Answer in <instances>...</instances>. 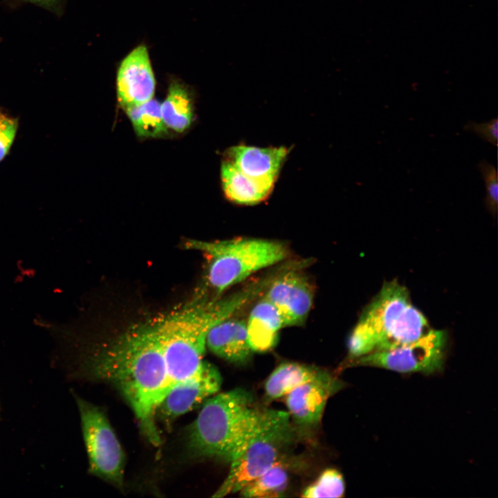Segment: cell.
<instances>
[{
	"mask_svg": "<svg viewBox=\"0 0 498 498\" xmlns=\"http://www.w3.org/2000/svg\"><path fill=\"white\" fill-rule=\"evenodd\" d=\"M92 367L96 376L120 391L145 436L159 445L155 416L171 386L156 319L130 326L100 351Z\"/></svg>",
	"mask_w": 498,
	"mask_h": 498,
	"instance_id": "6da1fadb",
	"label": "cell"
},
{
	"mask_svg": "<svg viewBox=\"0 0 498 498\" xmlns=\"http://www.w3.org/2000/svg\"><path fill=\"white\" fill-rule=\"evenodd\" d=\"M264 289L265 284L260 279L226 297L202 299L156 318L171 388L194 374L203 366L207 335L210 329L234 315Z\"/></svg>",
	"mask_w": 498,
	"mask_h": 498,
	"instance_id": "7a4b0ae2",
	"label": "cell"
},
{
	"mask_svg": "<svg viewBox=\"0 0 498 498\" xmlns=\"http://www.w3.org/2000/svg\"><path fill=\"white\" fill-rule=\"evenodd\" d=\"M260 410L242 388L213 395L190 427V449L199 456L230 462L256 425Z\"/></svg>",
	"mask_w": 498,
	"mask_h": 498,
	"instance_id": "3957f363",
	"label": "cell"
},
{
	"mask_svg": "<svg viewBox=\"0 0 498 498\" xmlns=\"http://www.w3.org/2000/svg\"><path fill=\"white\" fill-rule=\"evenodd\" d=\"M296 437L288 412L261 409L256 425L230 461L229 472L213 497L239 492L275 463L288 458Z\"/></svg>",
	"mask_w": 498,
	"mask_h": 498,
	"instance_id": "277c9868",
	"label": "cell"
},
{
	"mask_svg": "<svg viewBox=\"0 0 498 498\" xmlns=\"http://www.w3.org/2000/svg\"><path fill=\"white\" fill-rule=\"evenodd\" d=\"M354 328L366 339L372 353L412 342L431 329L424 315L413 305L407 289L395 280L384 283Z\"/></svg>",
	"mask_w": 498,
	"mask_h": 498,
	"instance_id": "5b68a950",
	"label": "cell"
},
{
	"mask_svg": "<svg viewBox=\"0 0 498 498\" xmlns=\"http://www.w3.org/2000/svg\"><path fill=\"white\" fill-rule=\"evenodd\" d=\"M185 245L207 257V280L216 294L222 293L261 270L281 263L289 256L286 245L265 239H190Z\"/></svg>",
	"mask_w": 498,
	"mask_h": 498,
	"instance_id": "8992f818",
	"label": "cell"
},
{
	"mask_svg": "<svg viewBox=\"0 0 498 498\" xmlns=\"http://www.w3.org/2000/svg\"><path fill=\"white\" fill-rule=\"evenodd\" d=\"M89 470L94 475L121 486L124 454L104 414L85 400H77Z\"/></svg>",
	"mask_w": 498,
	"mask_h": 498,
	"instance_id": "52a82bcc",
	"label": "cell"
},
{
	"mask_svg": "<svg viewBox=\"0 0 498 498\" xmlns=\"http://www.w3.org/2000/svg\"><path fill=\"white\" fill-rule=\"evenodd\" d=\"M447 341L446 332L431 329L412 342L357 358L354 360L355 365L380 367L400 373L434 374L443 369Z\"/></svg>",
	"mask_w": 498,
	"mask_h": 498,
	"instance_id": "ba28073f",
	"label": "cell"
},
{
	"mask_svg": "<svg viewBox=\"0 0 498 498\" xmlns=\"http://www.w3.org/2000/svg\"><path fill=\"white\" fill-rule=\"evenodd\" d=\"M265 297L277 310L284 326H299L311 309L314 290L308 278L299 268L280 271L265 290Z\"/></svg>",
	"mask_w": 498,
	"mask_h": 498,
	"instance_id": "9c48e42d",
	"label": "cell"
},
{
	"mask_svg": "<svg viewBox=\"0 0 498 498\" xmlns=\"http://www.w3.org/2000/svg\"><path fill=\"white\" fill-rule=\"evenodd\" d=\"M221 376L217 369L204 362L190 377L174 385L160 403L156 414L172 421L194 409L220 389Z\"/></svg>",
	"mask_w": 498,
	"mask_h": 498,
	"instance_id": "30bf717a",
	"label": "cell"
},
{
	"mask_svg": "<svg viewBox=\"0 0 498 498\" xmlns=\"http://www.w3.org/2000/svg\"><path fill=\"white\" fill-rule=\"evenodd\" d=\"M342 387L341 380L322 370L315 378L285 396L289 415L299 426H316L321 421L328 399Z\"/></svg>",
	"mask_w": 498,
	"mask_h": 498,
	"instance_id": "8fae6325",
	"label": "cell"
},
{
	"mask_svg": "<svg viewBox=\"0 0 498 498\" xmlns=\"http://www.w3.org/2000/svg\"><path fill=\"white\" fill-rule=\"evenodd\" d=\"M156 80L147 48L140 45L121 62L117 72L118 102L124 109L153 98Z\"/></svg>",
	"mask_w": 498,
	"mask_h": 498,
	"instance_id": "7c38bea8",
	"label": "cell"
},
{
	"mask_svg": "<svg viewBox=\"0 0 498 498\" xmlns=\"http://www.w3.org/2000/svg\"><path fill=\"white\" fill-rule=\"evenodd\" d=\"M288 149L284 147L261 148L239 145L229 149L226 160L252 178L275 183Z\"/></svg>",
	"mask_w": 498,
	"mask_h": 498,
	"instance_id": "4fadbf2b",
	"label": "cell"
},
{
	"mask_svg": "<svg viewBox=\"0 0 498 498\" xmlns=\"http://www.w3.org/2000/svg\"><path fill=\"white\" fill-rule=\"evenodd\" d=\"M206 347L229 362H246L252 353L247 338L246 320L232 315L218 322L207 335Z\"/></svg>",
	"mask_w": 498,
	"mask_h": 498,
	"instance_id": "5bb4252c",
	"label": "cell"
},
{
	"mask_svg": "<svg viewBox=\"0 0 498 498\" xmlns=\"http://www.w3.org/2000/svg\"><path fill=\"white\" fill-rule=\"evenodd\" d=\"M284 326L276 308L263 297L251 309L246 320L247 338L252 352L264 353L273 349Z\"/></svg>",
	"mask_w": 498,
	"mask_h": 498,
	"instance_id": "9a60e30c",
	"label": "cell"
},
{
	"mask_svg": "<svg viewBox=\"0 0 498 498\" xmlns=\"http://www.w3.org/2000/svg\"><path fill=\"white\" fill-rule=\"evenodd\" d=\"M223 192L228 199L239 205H255L270 194L275 183L252 178L225 160L221 168Z\"/></svg>",
	"mask_w": 498,
	"mask_h": 498,
	"instance_id": "2e32d148",
	"label": "cell"
},
{
	"mask_svg": "<svg viewBox=\"0 0 498 498\" xmlns=\"http://www.w3.org/2000/svg\"><path fill=\"white\" fill-rule=\"evenodd\" d=\"M322 369L299 362H287L277 367L265 382V394L270 400L285 396L302 384L315 378Z\"/></svg>",
	"mask_w": 498,
	"mask_h": 498,
	"instance_id": "e0dca14e",
	"label": "cell"
},
{
	"mask_svg": "<svg viewBox=\"0 0 498 498\" xmlns=\"http://www.w3.org/2000/svg\"><path fill=\"white\" fill-rule=\"evenodd\" d=\"M160 111L167 128L176 132L188 129L193 120V107L187 89L180 82L172 81L166 98L160 104Z\"/></svg>",
	"mask_w": 498,
	"mask_h": 498,
	"instance_id": "ac0fdd59",
	"label": "cell"
},
{
	"mask_svg": "<svg viewBox=\"0 0 498 498\" xmlns=\"http://www.w3.org/2000/svg\"><path fill=\"white\" fill-rule=\"evenodd\" d=\"M288 458L275 463L270 468L245 485L239 492L243 497H282L288 483Z\"/></svg>",
	"mask_w": 498,
	"mask_h": 498,
	"instance_id": "d6986e66",
	"label": "cell"
},
{
	"mask_svg": "<svg viewBox=\"0 0 498 498\" xmlns=\"http://www.w3.org/2000/svg\"><path fill=\"white\" fill-rule=\"evenodd\" d=\"M136 134L140 137L161 136L167 131L160 111V104L152 98L142 104L124 109Z\"/></svg>",
	"mask_w": 498,
	"mask_h": 498,
	"instance_id": "ffe728a7",
	"label": "cell"
},
{
	"mask_svg": "<svg viewBox=\"0 0 498 498\" xmlns=\"http://www.w3.org/2000/svg\"><path fill=\"white\" fill-rule=\"evenodd\" d=\"M345 484L342 474L334 468L323 471L317 479L307 486L302 497L308 498H337L344 495Z\"/></svg>",
	"mask_w": 498,
	"mask_h": 498,
	"instance_id": "44dd1931",
	"label": "cell"
},
{
	"mask_svg": "<svg viewBox=\"0 0 498 498\" xmlns=\"http://www.w3.org/2000/svg\"><path fill=\"white\" fill-rule=\"evenodd\" d=\"M482 178L484 181L486 197L484 203L487 209L495 215L497 212L498 201V176L496 167L486 160L478 165Z\"/></svg>",
	"mask_w": 498,
	"mask_h": 498,
	"instance_id": "7402d4cb",
	"label": "cell"
},
{
	"mask_svg": "<svg viewBox=\"0 0 498 498\" xmlns=\"http://www.w3.org/2000/svg\"><path fill=\"white\" fill-rule=\"evenodd\" d=\"M464 129L475 133L482 140L495 146L497 145L498 120L497 118L484 122H468L465 124Z\"/></svg>",
	"mask_w": 498,
	"mask_h": 498,
	"instance_id": "603a6c76",
	"label": "cell"
},
{
	"mask_svg": "<svg viewBox=\"0 0 498 498\" xmlns=\"http://www.w3.org/2000/svg\"><path fill=\"white\" fill-rule=\"evenodd\" d=\"M17 130V120L0 113V161L8 152Z\"/></svg>",
	"mask_w": 498,
	"mask_h": 498,
	"instance_id": "cb8c5ba5",
	"label": "cell"
},
{
	"mask_svg": "<svg viewBox=\"0 0 498 498\" xmlns=\"http://www.w3.org/2000/svg\"><path fill=\"white\" fill-rule=\"evenodd\" d=\"M29 1L33 3H36L37 5L44 6H50L53 5L57 0H23Z\"/></svg>",
	"mask_w": 498,
	"mask_h": 498,
	"instance_id": "d4e9b609",
	"label": "cell"
}]
</instances>
